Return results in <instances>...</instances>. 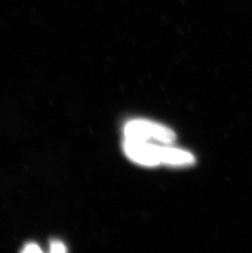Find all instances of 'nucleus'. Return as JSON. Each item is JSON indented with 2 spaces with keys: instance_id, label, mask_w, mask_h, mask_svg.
<instances>
[{
  "instance_id": "f257e3e1",
  "label": "nucleus",
  "mask_w": 252,
  "mask_h": 253,
  "mask_svg": "<svg viewBox=\"0 0 252 253\" xmlns=\"http://www.w3.org/2000/svg\"><path fill=\"white\" fill-rule=\"evenodd\" d=\"M126 139L147 141L153 139L162 143H170L176 138L174 132L168 127L153 122L136 120L128 122L125 127Z\"/></svg>"
},
{
  "instance_id": "f03ea898",
  "label": "nucleus",
  "mask_w": 252,
  "mask_h": 253,
  "mask_svg": "<svg viewBox=\"0 0 252 253\" xmlns=\"http://www.w3.org/2000/svg\"><path fill=\"white\" fill-rule=\"evenodd\" d=\"M160 148L161 146L150 144L147 143V141L126 139L124 143V150L128 158L141 165L149 167L162 163Z\"/></svg>"
},
{
  "instance_id": "7ed1b4c3",
  "label": "nucleus",
  "mask_w": 252,
  "mask_h": 253,
  "mask_svg": "<svg viewBox=\"0 0 252 253\" xmlns=\"http://www.w3.org/2000/svg\"><path fill=\"white\" fill-rule=\"evenodd\" d=\"M160 156L162 163L174 166L191 165L194 163V157L190 153L177 148L161 147Z\"/></svg>"
},
{
  "instance_id": "20e7f679",
  "label": "nucleus",
  "mask_w": 252,
  "mask_h": 253,
  "mask_svg": "<svg viewBox=\"0 0 252 253\" xmlns=\"http://www.w3.org/2000/svg\"><path fill=\"white\" fill-rule=\"evenodd\" d=\"M50 251L51 253H67V249L62 242L58 241V240H52L50 243Z\"/></svg>"
},
{
  "instance_id": "39448f33",
  "label": "nucleus",
  "mask_w": 252,
  "mask_h": 253,
  "mask_svg": "<svg viewBox=\"0 0 252 253\" xmlns=\"http://www.w3.org/2000/svg\"><path fill=\"white\" fill-rule=\"evenodd\" d=\"M22 253H42L41 248L39 247L38 244L36 243H29L24 247V249L22 250Z\"/></svg>"
}]
</instances>
